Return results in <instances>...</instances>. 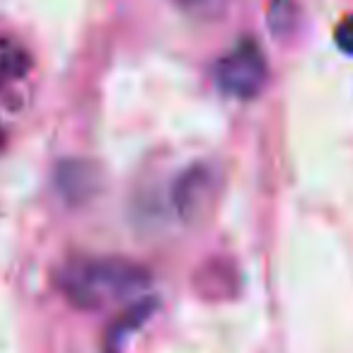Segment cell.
I'll return each mask as SVG.
<instances>
[{
  "label": "cell",
  "mask_w": 353,
  "mask_h": 353,
  "mask_svg": "<svg viewBox=\"0 0 353 353\" xmlns=\"http://www.w3.org/2000/svg\"><path fill=\"white\" fill-rule=\"evenodd\" d=\"M56 283L73 307L99 312L141 295L150 285V274L123 256H78L61 266Z\"/></svg>",
  "instance_id": "cell-1"
},
{
  "label": "cell",
  "mask_w": 353,
  "mask_h": 353,
  "mask_svg": "<svg viewBox=\"0 0 353 353\" xmlns=\"http://www.w3.org/2000/svg\"><path fill=\"white\" fill-rule=\"evenodd\" d=\"M269 80L264 51L252 39H242L216 63V83L225 94L237 99H254Z\"/></svg>",
  "instance_id": "cell-2"
},
{
  "label": "cell",
  "mask_w": 353,
  "mask_h": 353,
  "mask_svg": "<svg viewBox=\"0 0 353 353\" xmlns=\"http://www.w3.org/2000/svg\"><path fill=\"white\" fill-rule=\"evenodd\" d=\"M218 196V172L206 162L187 167L172 187V203L176 216L189 225H196L211 213Z\"/></svg>",
  "instance_id": "cell-3"
},
{
  "label": "cell",
  "mask_w": 353,
  "mask_h": 353,
  "mask_svg": "<svg viewBox=\"0 0 353 353\" xmlns=\"http://www.w3.org/2000/svg\"><path fill=\"white\" fill-rule=\"evenodd\" d=\"M155 307H157V300L155 298H145V295H143L141 300H136V303L128 305L126 312L119 314V317L114 319L112 327H109V334H107L109 351H112V348H117L126 336H131L136 329H141L143 324L150 319V314L155 312Z\"/></svg>",
  "instance_id": "cell-4"
},
{
  "label": "cell",
  "mask_w": 353,
  "mask_h": 353,
  "mask_svg": "<svg viewBox=\"0 0 353 353\" xmlns=\"http://www.w3.org/2000/svg\"><path fill=\"white\" fill-rule=\"evenodd\" d=\"M293 3L290 0H274L269 10V27L274 34H283L293 25Z\"/></svg>",
  "instance_id": "cell-5"
},
{
  "label": "cell",
  "mask_w": 353,
  "mask_h": 353,
  "mask_svg": "<svg viewBox=\"0 0 353 353\" xmlns=\"http://www.w3.org/2000/svg\"><path fill=\"white\" fill-rule=\"evenodd\" d=\"M334 39H336V46L343 51V54L353 56V17H346V20L336 27Z\"/></svg>",
  "instance_id": "cell-6"
},
{
  "label": "cell",
  "mask_w": 353,
  "mask_h": 353,
  "mask_svg": "<svg viewBox=\"0 0 353 353\" xmlns=\"http://www.w3.org/2000/svg\"><path fill=\"white\" fill-rule=\"evenodd\" d=\"M0 143H3V126H0Z\"/></svg>",
  "instance_id": "cell-7"
}]
</instances>
